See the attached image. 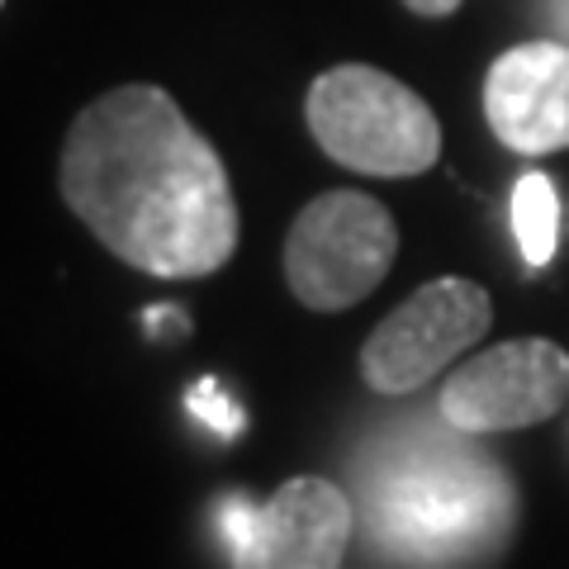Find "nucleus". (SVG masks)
Here are the masks:
<instances>
[{"instance_id":"1","label":"nucleus","mask_w":569,"mask_h":569,"mask_svg":"<svg viewBox=\"0 0 569 569\" xmlns=\"http://www.w3.org/2000/svg\"><path fill=\"white\" fill-rule=\"evenodd\" d=\"M62 200L133 271L213 276L238 252L223 157L162 86H114L71 119Z\"/></svg>"},{"instance_id":"2","label":"nucleus","mask_w":569,"mask_h":569,"mask_svg":"<svg viewBox=\"0 0 569 569\" xmlns=\"http://www.w3.org/2000/svg\"><path fill=\"white\" fill-rule=\"evenodd\" d=\"M456 432V427H451ZM460 437V432H456ZM447 432L403 437L366 466V531L403 565H456L512 527V485L485 451Z\"/></svg>"},{"instance_id":"3","label":"nucleus","mask_w":569,"mask_h":569,"mask_svg":"<svg viewBox=\"0 0 569 569\" xmlns=\"http://www.w3.org/2000/svg\"><path fill=\"white\" fill-rule=\"evenodd\" d=\"M309 133L361 176H418L437 162L441 123L418 91L380 67H332L309 86Z\"/></svg>"},{"instance_id":"4","label":"nucleus","mask_w":569,"mask_h":569,"mask_svg":"<svg viewBox=\"0 0 569 569\" xmlns=\"http://www.w3.org/2000/svg\"><path fill=\"white\" fill-rule=\"evenodd\" d=\"M399 257V223L376 194L328 190L284 238V280L313 313H342L376 290Z\"/></svg>"},{"instance_id":"5","label":"nucleus","mask_w":569,"mask_h":569,"mask_svg":"<svg viewBox=\"0 0 569 569\" xmlns=\"http://www.w3.org/2000/svg\"><path fill=\"white\" fill-rule=\"evenodd\" d=\"M493 323L489 290L466 276H441L403 299L385 323L366 337L361 376L376 395H413L460 351H470Z\"/></svg>"},{"instance_id":"6","label":"nucleus","mask_w":569,"mask_h":569,"mask_svg":"<svg viewBox=\"0 0 569 569\" xmlns=\"http://www.w3.org/2000/svg\"><path fill=\"white\" fill-rule=\"evenodd\" d=\"M569 399V356L546 337H518V342L479 351L460 366L437 399L447 427L466 437L479 432H518L560 413Z\"/></svg>"},{"instance_id":"7","label":"nucleus","mask_w":569,"mask_h":569,"mask_svg":"<svg viewBox=\"0 0 569 569\" xmlns=\"http://www.w3.org/2000/svg\"><path fill=\"white\" fill-rule=\"evenodd\" d=\"M485 119L522 157L569 148V48L531 39L508 48L485 77Z\"/></svg>"},{"instance_id":"8","label":"nucleus","mask_w":569,"mask_h":569,"mask_svg":"<svg viewBox=\"0 0 569 569\" xmlns=\"http://www.w3.org/2000/svg\"><path fill=\"white\" fill-rule=\"evenodd\" d=\"M356 527L351 498L328 479H290L252 512L233 569H337Z\"/></svg>"},{"instance_id":"9","label":"nucleus","mask_w":569,"mask_h":569,"mask_svg":"<svg viewBox=\"0 0 569 569\" xmlns=\"http://www.w3.org/2000/svg\"><path fill=\"white\" fill-rule=\"evenodd\" d=\"M512 233H518L527 266H550L560 247V194L550 176L527 171L518 181V190H512Z\"/></svg>"},{"instance_id":"10","label":"nucleus","mask_w":569,"mask_h":569,"mask_svg":"<svg viewBox=\"0 0 569 569\" xmlns=\"http://www.w3.org/2000/svg\"><path fill=\"white\" fill-rule=\"evenodd\" d=\"M186 408H190V413L200 418L204 427H213L219 437H238V432H242V408L223 395L219 380H200V385H194L190 395H186Z\"/></svg>"},{"instance_id":"11","label":"nucleus","mask_w":569,"mask_h":569,"mask_svg":"<svg viewBox=\"0 0 569 569\" xmlns=\"http://www.w3.org/2000/svg\"><path fill=\"white\" fill-rule=\"evenodd\" d=\"M413 14H422V20H441V14H456L460 0H403Z\"/></svg>"}]
</instances>
